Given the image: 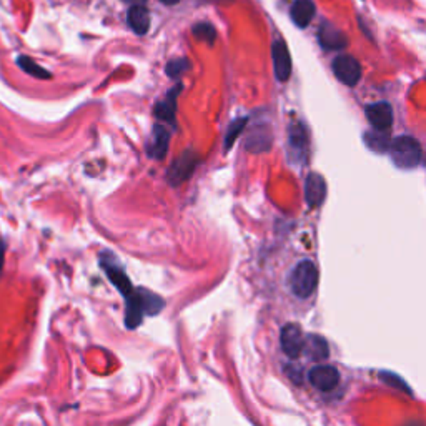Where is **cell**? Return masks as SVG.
<instances>
[{
  "instance_id": "8",
  "label": "cell",
  "mask_w": 426,
  "mask_h": 426,
  "mask_svg": "<svg viewBox=\"0 0 426 426\" xmlns=\"http://www.w3.org/2000/svg\"><path fill=\"white\" fill-rule=\"evenodd\" d=\"M100 263H102V266H104L106 277L110 278V281H112V284L115 285L118 290H120L122 295H124L125 298L130 297V295L133 293V286H132V284H130L129 277L125 275L124 270L118 266L117 261L113 260V258H109L106 255H104V257H102Z\"/></svg>"
},
{
  "instance_id": "4",
  "label": "cell",
  "mask_w": 426,
  "mask_h": 426,
  "mask_svg": "<svg viewBox=\"0 0 426 426\" xmlns=\"http://www.w3.org/2000/svg\"><path fill=\"white\" fill-rule=\"evenodd\" d=\"M331 67L337 79L348 87H355L362 79V65L351 55H338Z\"/></svg>"
},
{
  "instance_id": "1",
  "label": "cell",
  "mask_w": 426,
  "mask_h": 426,
  "mask_svg": "<svg viewBox=\"0 0 426 426\" xmlns=\"http://www.w3.org/2000/svg\"><path fill=\"white\" fill-rule=\"evenodd\" d=\"M127 300L125 325L129 328H137L143 322L145 315H157L163 308V300L158 295L147 292V290H133Z\"/></svg>"
},
{
  "instance_id": "26",
  "label": "cell",
  "mask_w": 426,
  "mask_h": 426,
  "mask_svg": "<svg viewBox=\"0 0 426 426\" xmlns=\"http://www.w3.org/2000/svg\"><path fill=\"white\" fill-rule=\"evenodd\" d=\"M162 3H165V6H177L180 0H160Z\"/></svg>"
},
{
  "instance_id": "10",
  "label": "cell",
  "mask_w": 426,
  "mask_h": 426,
  "mask_svg": "<svg viewBox=\"0 0 426 426\" xmlns=\"http://www.w3.org/2000/svg\"><path fill=\"white\" fill-rule=\"evenodd\" d=\"M196 165V155L194 151L187 150L182 157L177 158V162L172 165L169 172V180L172 185H178V183L185 182V180L194 174Z\"/></svg>"
},
{
  "instance_id": "20",
  "label": "cell",
  "mask_w": 426,
  "mask_h": 426,
  "mask_svg": "<svg viewBox=\"0 0 426 426\" xmlns=\"http://www.w3.org/2000/svg\"><path fill=\"white\" fill-rule=\"evenodd\" d=\"M367 142L370 145L371 150L376 151H385L390 149V143L388 142V135L385 133V130H375V132H370L367 135Z\"/></svg>"
},
{
  "instance_id": "18",
  "label": "cell",
  "mask_w": 426,
  "mask_h": 426,
  "mask_svg": "<svg viewBox=\"0 0 426 426\" xmlns=\"http://www.w3.org/2000/svg\"><path fill=\"white\" fill-rule=\"evenodd\" d=\"M288 145L290 150H293V157H303L306 151V135L305 129L302 124H292L290 125L288 133Z\"/></svg>"
},
{
  "instance_id": "23",
  "label": "cell",
  "mask_w": 426,
  "mask_h": 426,
  "mask_svg": "<svg viewBox=\"0 0 426 426\" xmlns=\"http://www.w3.org/2000/svg\"><path fill=\"white\" fill-rule=\"evenodd\" d=\"M185 71H188V62L185 59L172 60V62L167 65V73H169L172 79H177V77L182 75Z\"/></svg>"
},
{
  "instance_id": "11",
  "label": "cell",
  "mask_w": 426,
  "mask_h": 426,
  "mask_svg": "<svg viewBox=\"0 0 426 426\" xmlns=\"http://www.w3.org/2000/svg\"><path fill=\"white\" fill-rule=\"evenodd\" d=\"M326 196V183L325 178L320 174H310L305 182V198L308 207L315 208L323 203Z\"/></svg>"
},
{
  "instance_id": "3",
  "label": "cell",
  "mask_w": 426,
  "mask_h": 426,
  "mask_svg": "<svg viewBox=\"0 0 426 426\" xmlns=\"http://www.w3.org/2000/svg\"><path fill=\"white\" fill-rule=\"evenodd\" d=\"M318 270L311 261H300L290 275V290L295 297L308 298L317 290Z\"/></svg>"
},
{
  "instance_id": "22",
  "label": "cell",
  "mask_w": 426,
  "mask_h": 426,
  "mask_svg": "<svg viewBox=\"0 0 426 426\" xmlns=\"http://www.w3.org/2000/svg\"><path fill=\"white\" fill-rule=\"evenodd\" d=\"M194 35L196 37V39L203 40V42L213 44L216 39V30L212 24L202 22V24H196V26L194 27Z\"/></svg>"
},
{
  "instance_id": "13",
  "label": "cell",
  "mask_w": 426,
  "mask_h": 426,
  "mask_svg": "<svg viewBox=\"0 0 426 426\" xmlns=\"http://www.w3.org/2000/svg\"><path fill=\"white\" fill-rule=\"evenodd\" d=\"M178 92H182V85H177L175 89H172L170 92L167 93V97L163 98V100H160L157 105H155V115H157L158 120L175 124V115H177Z\"/></svg>"
},
{
  "instance_id": "27",
  "label": "cell",
  "mask_w": 426,
  "mask_h": 426,
  "mask_svg": "<svg viewBox=\"0 0 426 426\" xmlns=\"http://www.w3.org/2000/svg\"><path fill=\"white\" fill-rule=\"evenodd\" d=\"M2 247H0V268H2Z\"/></svg>"
},
{
  "instance_id": "15",
  "label": "cell",
  "mask_w": 426,
  "mask_h": 426,
  "mask_svg": "<svg viewBox=\"0 0 426 426\" xmlns=\"http://www.w3.org/2000/svg\"><path fill=\"white\" fill-rule=\"evenodd\" d=\"M290 15H292L295 26H298L300 28L306 27L311 22V19L315 17L313 0H295Z\"/></svg>"
},
{
  "instance_id": "25",
  "label": "cell",
  "mask_w": 426,
  "mask_h": 426,
  "mask_svg": "<svg viewBox=\"0 0 426 426\" xmlns=\"http://www.w3.org/2000/svg\"><path fill=\"white\" fill-rule=\"evenodd\" d=\"M122 2L129 3V6H143V3H145L147 0H122Z\"/></svg>"
},
{
  "instance_id": "24",
  "label": "cell",
  "mask_w": 426,
  "mask_h": 426,
  "mask_svg": "<svg viewBox=\"0 0 426 426\" xmlns=\"http://www.w3.org/2000/svg\"><path fill=\"white\" fill-rule=\"evenodd\" d=\"M382 380L385 383H388V385H393V388H400V390H403V391H407V393H411L409 391V388H407V383L403 382V380H400L398 376L396 375H393V373H382Z\"/></svg>"
},
{
  "instance_id": "2",
  "label": "cell",
  "mask_w": 426,
  "mask_h": 426,
  "mask_svg": "<svg viewBox=\"0 0 426 426\" xmlns=\"http://www.w3.org/2000/svg\"><path fill=\"white\" fill-rule=\"evenodd\" d=\"M390 155L395 165L400 167V169H415L421 162V147L413 137L401 135L390 143Z\"/></svg>"
},
{
  "instance_id": "17",
  "label": "cell",
  "mask_w": 426,
  "mask_h": 426,
  "mask_svg": "<svg viewBox=\"0 0 426 426\" xmlns=\"http://www.w3.org/2000/svg\"><path fill=\"white\" fill-rule=\"evenodd\" d=\"M303 351H305V355L308 356L311 362H320V360L328 358L330 355L328 343L325 342V338L318 337V335H310V337H306Z\"/></svg>"
},
{
  "instance_id": "12",
  "label": "cell",
  "mask_w": 426,
  "mask_h": 426,
  "mask_svg": "<svg viewBox=\"0 0 426 426\" xmlns=\"http://www.w3.org/2000/svg\"><path fill=\"white\" fill-rule=\"evenodd\" d=\"M170 130L163 124H157L151 130V142L149 143V155L155 160H162L169 151Z\"/></svg>"
},
{
  "instance_id": "5",
  "label": "cell",
  "mask_w": 426,
  "mask_h": 426,
  "mask_svg": "<svg viewBox=\"0 0 426 426\" xmlns=\"http://www.w3.org/2000/svg\"><path fill=\"white\" fill-rule=\"evenodd\" d=\"M280 343L284 353L288 358L297 360L303 353V346H305V338H303L300 326L293 325V323L285 325L280 333Z\"/></svg>"
},
{
  "instance_id": "14",
  "label": "cell",
  "mask_w": 426,
  "mask_h": 426,
  "mask_svg": "<svg viewBox=\"0 0 426 426\" xmlns=\"http://www.w3.org/2000/svg\"><path fill=\"white\" fill-rule=\"evenodd\" d=\"M320 44L326 48V50H342L346 47L348 40L346 37L338 30V28L331 27L330 24H323L318 34Z\"/></svg>"
},
{
  "instance_id": "21",
  "label": "cell",
  "mask_w": 426,
  "mask_h": 426,
  "mask_svg": "<svg viewBox=\"0 0 426 426\" xmlns=\"http://www.w3.org/2000/svg\"><path fill=\"white\" fill-rule=\"evenodd\" d=\"M245 125H247V118H239V120H233V124L228 127L227 135H225V150H230L232 145L235 143L239 135L243 132Z\"/></svg>"
},
{
  "instance_id": "16",
  "label": "cell",
  "mask_w": 426,
  "mask_h": 426,
  "mask_svg": "<svg viewBox=\"0 0 426 426\" xmlns=\"http://www.w3.org/2000/svg\"><path fill=\"white\" fill-rule=\"evenodd\" d=\"M129 24L137 35H145L150 28V12L145 6H132L129 10Z\"/></svg>"
},
{
  "instance_id": "19",
  "label": "cell",
  "mask_w": 426,
  "mask_h": 426,
  "mask_svg": "<svg viewBox=\"0 0 426 426\" xmlns=\"http://www.w3.org/2000/svg\"><path fill=\"white\" fill-rule=\"evenodd\" d=\"M17 64H19V67L22 68L24 72L28 73V75L35 77V79L47 80V79H50V77H52V75H50V72L45 71L44 67H40L39 64L34 62V60H32V59H28V57H26V55L19 57V59H17Z\"/></svg>"
},
{
  "instance_id": "6",
  "label": "cell",
  "mask_w": 426,
  "mask_h": 426,
  "mask_svg": "<svg viewBox=\"0 0 426 426\" xmlns=\"http://www.w3.org/2000/svg\"><path fill=\"white\" fill-rule=\"evenodd\" d=\"M308 380L320 391H331L338 387L340 373L331 364H320V367L311 368L308 373Z\"/></svg>"
},
{
  "instance_id": "9",
  "label": "cell",
  "mask_w": 426,
  "mask_h": 426,
  "mask_svg": "<svg viewBox=\"0 0 426 426\" xmlns=\"http://www.w3.org/2000/svg\"><path fill=\"white\" fill-rule=\"evenodd\" d=\"M367 118L375 130H388L393 124V109L388 102H376L367 106Z\"/></svg>"
},
{
  "instance_id": "7",
  "label": "cell",
  "mask_w": 426,
  "mask_h": 426,
  "mask_svg": "<svg viewBox=\"0 0 426 426\" xmlns=\"http://www.w3.org/2000/svg\"><path fill=\"white\" fill-rule=\"evenodd\" d=\"M272 57L273 67H275V75L280 82H286L292 75V57H290L288 47L284 40H275L272 45Z\"/></svg>"
}]
</instances>
